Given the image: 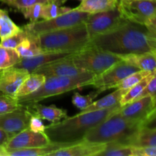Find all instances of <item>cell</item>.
Wrapping results in <instances>:
<instances>
[{"label":"cell","instance_id":"6da1fadb","mask_svg":"<svg viewBox=\"0 0 156 156\" xmlns=\"http://www.w3.org/2000/svg\"><path fill=\"white\" fill-rule=\"evenodd\" d=\"M89 44L117 56L156 53V28L126 20L114 30L91 38Z\"/></svg>","mask_w":156,"mask_h":156},{"label":"cell","instance_id":"7a4b0ae2","mask_svg":"<svg viewBox=\"0 0 156 156\" xmlns=\"http://www.w3.org/2000/svg\"><path fill=\"white\" fill-rule=\"evenodd\" d=\"M120 107L118 105L105 110L80 112L73 117H67L62 121L52 123L46 126L45 133L52 143H78L84 140L91 128L105 121Z\"/></svg>","mask_w":156,"mask_h":156},{"label":"cell","instance_id":"3957f363","mask_svg":"<svg viewBox=\"0 0 156 156\" xmlns=\"http://www.w3.org/2000/svg\"><path fill=\"white\" fill-rule=\"evenodd\" d=\"M35 40L44 52L76 53L90 42L85 22L75 26L41 34Z\"/></svg>","mask_w":156,"mask_h":156},{"label":"cell","instance_id":"277c9868","mask_svg":"<svg viewBox=\"0 0 156 156\" xmlns=\"http://www.w3.org/2000/svg\"><path fill=\"white\" fill-rule=\"evenodd\" d=\"M140 126L141 123L126 120L117 111L105 121L91 128L84 140L105 144L117 143L127 145L131 137L140 130Z\"/></svg>","mask_w":156,"mask_h":156},{"label":"cell","instance_id":"5b68a950","mask_svg":"<svg viewBox=\"0 0 156 156\" xmlns=\"http://www.w3.org/2000/svg\"><path fill=\"white\" fill-rule=\"evenodd\" d=\"M95 75L86 72L74 77L66 76H48L46 77L44 83L34 92L26 96L18 98L21 105H29L37 103L47 98L59 95L76 88L88 86Z\"/></svg>","mask_w":156,"mask_h":156},{"label":"cell","instance_id":"8992f818","mask_svg":"<svg viewBox=\"0 0 156 156\" xmlns=\"http://www.w3.org/2000/svg\"><path fill=\"white\" fill-rule=\"evenodd\" d=\"M70 56L76 66L95 76L101 74L122 59L120 56L101 50L90 44Z\"/></svg>","mask_w":156,"mask_h":156},{"label":"cell","instance_id":"52a82bcc","mask_svg":"<svg viewBox=\"0 0 156 156\" xmlns=\"http://www.w3.org/2000/svg\"><path fill=\"white\" fill-rule=\"evenodd\" d=\"M89 15L87 12H79L72 9L67 13L59 15L56 18L41 21L39 20L33 23L30 22L24 25L23 28L27 32L29 37H36L41 34L66 28L85 22Z\"/></svg>","mask_w":156,"mask_h":156},{"label":"cell","instance_id":"ba28073f","mask_svg":"<svg viewBox=\"0 0 156 156\" xmlns=\"http://www.w3.org/2000/svg\"><path fill=\"white\" fill-rule=\"evenodd\" d=\"M126 20L117 6L111 10L90 14L85 20V24L91 40L114 30L126 22Z\"/></svg>","mask_w":156,"mask_h":156},{"label":"cell","instance_id":"9c48e42d","mask_svg":"<svg viewBox=\"0 0 156 156\" xmlns=\"http://www.w3.org/2000/svg\"><path fill=\"white\" fill-rule=\"evenodd\" d=\"M117 7L126 19L149 24L156 16V0H117Z\"/></svg>","mask_w":156,"mask_h":156},{"label":"cell","instance_id":"30bf717a","mask_svg":"<svg viewBox=\"0 0 156 156\" xmlns=\"http://www.w3.org/2000/svg\"><path fill=\"white\" fill-rule=\"evenodd\" d=\"M140 70L129 62L121 59L101 74L94 76L89 85L96 88L101 93L108 89L116 88L123 79Z\"/></svg>","mask_w":156,"mask_h":156},{"label":"cell","instance_id":"8fae6325","mask_svg":"<svg viewBox=\"0 0 156 156\" xmlns=\"http://www.w3.org/2000/svg\"><path fill=\"white\" fill-rule=\"evenodd\" d=\"M32 114L26 105H21L15 111L0 114V128L7 133L11 138L29 128Z\"/></svg>","mask_w":156,"mask_h":156},{"label":"cell","instance_id":"7c38bea8","mask_svg":"<svg viewBox=\"0 0 156 156\" xmlns=\"http://www.w3.org/2000/svg\"><path fill=\"white\" fill-rule=\"evenodd\" d=\"M50 143L45 132H34L27 128L11 137L2 147L6 150L27 149L47 146Z\"/></svg>","mask_w":156,"mask_h":156},{"label":"cell","instance_id":"4fadbf2b","mask_svg":"<svg viewBox=\"0 0 156 156\" xmlns=\"http://www.w3.org/2000/svg\"><path fill=\"white\" fill-rule=\"evenodd\" d=\"M156 107L151 96H144L120 107L118 113L126 120L141 123Z\"/></svg>","mask_w":156,"mask_h":156},{"label":"cell","instance_id":"5bb4252c","mask_svg":"<svg viewBox=\"0 0 156 156\" xmlns=\"http://www.w3.org/2000/svg\"><path fill=\"white\" fill-rule=\"evenodd\" d=\"M70 56L58 59L47 65L42 66L36 69L32 73H39L44 75L46 77L48 76L74 77L86 73L87 71H85L75 65Z\"/></svg>","mask_w":156,"mask_h":156},{"label":"cell","instance_id":"9a60e30c","mask_svg":"<svg viewBox=\"0 0 156 156\" xmlns=\"http://www.w3.org/2000/svg\"><path fill=\"white\" fill-rule=\"evenodd\" d=\"M29 75L27 70L14 66L2 69L0 75V92L16 98L17 91Z\"/></svg>","mask_w":156,"mask_h":156},{"label":"cell","instance_id":"2e32d148","mask_svg":"<svg viewBox=\"0 0 156 156\" xmlns=\"http://www.w3.org/2000/svg\"><path fill=\"white\" fill-rule=\"evenodd\" d=\"M107 144L88 142L83 140L70 146H65L51 152L53 156H93L98 155L106 148Z\"/></svg>","mask_w":156,"mask_h":156},{"label":"cell","instance_id":"e0dca14e","mask_svg":"<svg viewBox=\"0 0 156 156\" xmlns=\"http://www.w3.org/2000/svg\"><path fill=\"white\" fill-rule=\"evenodd\" d=\"M73 53H54V52H44L37 56L31 57L22 58L18 64L14 67L19 69H24L27 70L29 73H34L36 69L47 65L52 62L62 59L66 56H70Z\"/></svg>","mask_w":156,"mask_h":156},{"label":"cell","instance_id":"ac0fdd59","mask_svg":"<svg viewBox=\"0 0 156 156\" xmlns=\"http://www.w3.org/2000/svg\"><path fill=\"white\" fill-rule=\"evenodd\" d=\"M26 106L33 111V114L39 116L43 120H46L51 123H57L62 119L66 118L68 117L67 111L66 110L61 109L54 105L46 106L37 102Z\"/></svg>","mask_w":156,"mask_h":156},{"label":"cell","instance_id":"d6986e66","mask_svg":"<svg viewBox=\"0 0 156 156\" xmlns=\"http://www.w3.org/2000/svg\"><path fill=\"white\" fill-rule=\"evenodd\" d=\"M120 56L122 59L129 62L140 70L148 71L150 73L156 70L155 52H148V53L129 54Z\"/></svg>","mask_w":156,"mask_h":156},{"label":"cell","instance_id":"ffe728a7","mask_svg":"<svg viewBox=\"0 0 156 156\" xmlns=\"http://www.w3.org/2000/svg\"><path fill=\"white\" fill-rule=\"evenodd\" d=\"M128 90L116 88L114 91L109 94L108 95L102 98L100 100L94 101L92 104L87 107L85 109L81 111V113L88 112V111H99V110H105L108 108H114L120 105V101Z\"/></svg>","mask_w":156,"mask_h":156},{"label":"cell","instance_id":"44dd1931","mask_svg":"<svg viewBox=\"0 0 156 156\" xmlns=\"http://www.w3.org/2000/svg\"><path fill=\"white\" fill-rule=\"evenodd\" d=\"M117 6V0H83L74 9L79 12L93 14L111 10Z\"/></svg>","mask_w":156,"mask_h":156},{"label":"cell","instance_id":"7402d4cb","mask_svg":"<svg viewBox=\"0 0 156 156\" xmlns=\"http://www.w3.org/2000/svg\"><path fill=\"white\" fill-rule=\"evenodd\" d=\"M45 79L46 76L44 75L39 73H30L20 86L15 97L18 98L34 92L44 83Z\"/></svg>","mask_w":156,"mask_h":156},{"label":"cell","instance_id":"603a6c76","mask_svg":"<svg viewBox=\"0 0 156 156\" xmlns=\"http://www.w3.org/2000/svg\"><path fill=\"white\" fill-rule=\"evenodd\" d=\"M127 146L133 147L156 146V129H140L128 141Z\"/></svg>","mask_w":156,"mask_h":156},{"label":"cell","instance_id":"cb8c5ba5","mask_svg":"<svg viewBox=\"0 0 156 156\" xmlns=\"http://www.w3.org/2000/svg\"><path fill=\"white\" fill-rule=\"evenodd\" d=\"M15 50L18 52L21 59L31 57V56H37V55L44 53V51L41 50L37 43L36 42L35 37H29L27 39L21 42L15 48Z\"/></svg>","mask_w":156,"mask_h":156},{"label":"cell","instance_id":"d4e9b609","mask_svg":"<svg viewBox=\"0 0 156 156\" xmlns=\"http://www.w3.org/2000/svg\"><path fill=\"white\" fill-rule=\"evenodd\" d=\"M20 30L21 27L11 19L8 12L0 9V39H5Z\"/></svg>","mask_w":156,"mask_h":156},{"label":"cell","instance_id":"484cf974","mask_svg":"<svg viewBox=\"0 0 156 156\" xmlns=\"http://www.w3.org/2000/svg\"><path fill=\"white\" fill-rule=\"evenodd\" d=\"M21 59V58L15 49L0 46V70L15 66Z\"/></svg>","mask_w":156,"mask_h":156},{"label":"cell","instance_id":"4316f807","mask_svg":"<svg viewBox=\"0 0 156 156\" xmlns=\"http://www.w3.org/2000/svg\"><path fill=\"white\" fill-rule=\"evenodd\" d=\"M152 73H151L149 76L145 77L140 82H139L138 83L136 84L135 85H133L132 88H130L128 90L127 92L123 95V97L120 100V106H123V105H126V104L130 103V102L133 101L134 100H136V99H137L140 97L141 93L143 92V90L145 89L146 86L147 85L148 82H149L150 79L152 78Z\"/></svg>","mask_w":156,"mask_h":156},{"label":"cell","instance_id":"83f0119b","mask_svg":"<svg viewBox=\"0 0 156 156\" xmlns=\"http://www.w3.org/2000/svg\"><path fill=\"white\" fill-rule=\"evenodd\" d=\"M133 147L121 143H108L99 156H133Z\"/></svg>","mask_w":156,"mask_h":156},{"label":"cell","instance_id":"f1b7e54d","mask_svg":"<svg viewBox=\"0 0 156 156\" xmlns=\"http://www.w3.org/2000/svg\"><path fill=\"white\" fill-rule=\"evenodd\" d=\"M71 10V8L63 7V6H61L60 5L56 2L46 3V4H44V9H43L42 19L47 20L56 18L59 15L67 13Z\"/></svg>","mask_w":156,"mask_h":156},{"label":"cell","instance_id":"f546056e","mask_svg":"<svg viewBox=\"0 0 156 156\" xmlns=\"http://www.w3.org/2000/svg\"><path fill=\"white\" fill-rule=\"evenodd\" d=\"M29 37V34L27 32L24 30L23 27H21V30H18L14 34L1 40L0 41V46L7 48L15 49L21 42L24 40L27 39Z\"/></svg>","mask_w":156,"mask_h":156},{"label":"cell","instance_id":"4dcf8cb0","mask_svg":"<svg viewBox=\"0 0 156 156\" xmlns=\"http://www.w3.org/2000/svg\"><path fill=\"white\" fill-rule=\"evenodd\" d=\"M99 94L101 93L98 90L95 91H91L87 95H82L79 93H75L72 98V102L78 109L82 111L89 106L91 104H92Z\"/></svg>","mask_w":156,"mask_h":156},{"label":"cell","instance_id":"1f68e13d","mask_svg":"<svg viewBox=\"0 0 156 156\" xmlns=\"http://www.w3.org/2000/svg\"><path fill=\"white\" fill-rule=\"evenodd\" d=\"M150 73V72L143 71V70H140V71H137L136 73H132V74L129 75L127 77L125 78L124 79H123L120 82V84L116 87V88L129 90L133 85H135L136 84L140 82L142 79H144L147 76H149Z\"/></svg>","mask_w":156,"mask_h":156},{"label":"cell","instance_id":"d6a6232c","mask_svg":"<svg viewBox=\"0 0 156 156\" xmlns=\"http://www.w3.org/2000/svg\"><path fill=\"white\" fill-rule=\"evenodd\" d=\"M44 3H37L21 11L26 19H28L30 23L36 22L42 19V13L44 9Z\"/></svg>","mask_w":156,"mask_h":156},{"label":"cell","instance_id":"836d02e7","mask_svg":"<svg viewBox=\"0 0 156 156\" xmlns=\"http://www.w3.org/2000/svg\"><path fill=\"white\" fill-rule=\"evenodd\" d=\"M21 106L17 98L11 97L6 94H0V114L12 112Z\"/></svg>","mask_w":156,"mask_h":156},{"label":"cell","instance_id":"e575fe53","mask_svg":"<svg viewBox=\"0 0 156 156\" xmlns=\"http://www.w3.org/2000/svg\"><path fill=\"white\" fill-rule=\"evenodd\" d=\"M66 0H12L10 2L8 3V5L18 10L21 11L25 8L29 7L32 5L37 4V3H46L49 2H56L59 5L63 4Z\"/></svg>","mask_w":156,"mask_h":156},{"label":"cell","instance_id":"d590c367","mask_svg":"<svg viewBox=\"0 0 156 156\" xmlns=\"http://www.w3.org/2000/svg\"><path fill=\"white\" fill-rule=\"evenodd\" d=\"M147 95L152 97L154 103L156 105V70L152 73V78L150 79L149 82H148L147 85H146L145 89L143 90V91L141 93V94H140L138 98H140Z\"/></svg>","mask_w":156,"mask_h":156},{"label":"cell","instance_id":"8d00e7d4","mask_svg":"<svg viewBox=\"0 0 156 156\" xmlns=\"http://www.w3.org/2000/svg\"><path fill=\"white\" fill-rule=\"evenodd\" d=\"M45 124L43 122V119H41L39 116L34 114H32L29 123V129L34 132H45L46 129Z\"/></svg>","mask_w":156,"mask_h":156},{"label":"cell","instance_id":"74e56055","mask_svg":"<svg viewBox=\"0 0 156 156\" xmlns=\"http://www.w3.org/2000/svg\"><path fill=\"white\" fill-rule=\"evenodd\" d=\"M133 156H156V146L133 147Z\"/></svg>","mask_w":156,"mask_h":156},{"label":"cell","instance_id":"f35d334b","mask_svg":"<svg viewBox=\"0 0 156 156\" xmlns=\"http://www.w3.org/2000/svg\"><path fill=\"white\" fill-rule=\"evenodd\" d=\"M140 129H156V107L147 117V118L142 122Z\"/></svg>","mask_w":156,"mask_h":156},{"label":"cell","instance_id":"ab89813d","mask_svg":"<svg viewBox=\"0 0 156 156\" xmlns=\"http://www.w3.org/2000/svg\"><path fill=\"white\" fill-rule=\"evenodd\" d=\"M9 139H10V136L9 134L0 128V146L2 147L4 146L5 143L9 141Z\"/></svg>","mask_w":156,"mask_h":156},{"label":"cell","instance_id":"60d3db41","mask_svg":"<svg viewBox=\"0 0 156 156\" xmlns=\"http://www.w3.org/2000/svg\"><path fill=\"white\" fill-rule=\"evenodd\" d=\"M150 24V25H152V26H153L154 27H156V16L153 18V19L152 20V21H151L150 24Z\"/></svg>","mask_w":156,"mask_h":156},{"label":"cell","instance_id":"b9f144b4","mask_svg":"<svg viewBox=\"0 0 156 156\" xmlns=\"http://www.w3.org/2000/svg\"><path fill=\"white\" fill-rule=\"evenodd\" d=\"M1 73H2V70H0V75H1Z\"/></svg>","mask_w":156,"mask_h":156},{"label":"cell","instance_id":"7bdbcfd3","mask_svg":"<svg viewBox=\"0 0 156 156\" xmlns=\"http://www.w3.org/2000/svg\"><path fill=\"white\" fill-rule=\"evenodd\" d=\"M2 94V93H1V92H0V94Z\"/></svg>","mask_w":156,"mask_h":156},{"label":"cell","instance_id":"ee69618b","mask_svg":"<svg viewBox=\"0 0 156 156\" xmlns=\"http://www.w3.org/2000/svg\"><path fill=\"white\" fill-rule=\"evenodd\" d=\"M81 1H83V0H81Z\"/></svg>","mask_w":156,"mask_h":156},{"label":"cell","instance_id":"f6af8a7d","mask_svg":"<svg viewBox=\"0 0 156 156\" xmlns=\"http://www.w3.org/2000/svg\"><path fill=\"white\" fill-rule=\"evenodd\" d=\"M0 147H1V146H0Z\"/></svg>","mask_w":156,"mask_h":156},{"label":"cell","instance_id":"bcb514c9","mask_svg":"<svg viewBox=\"0 0 156 156\" xmlns=\"http://www.w3.org/2000/svg\"><path fill=\"white\" fill-rule=\"evenodd\" d=\"M155 28H156V27H155Z\"/></svg>","mask_w":156,"mask_h":156}]
</instances>
